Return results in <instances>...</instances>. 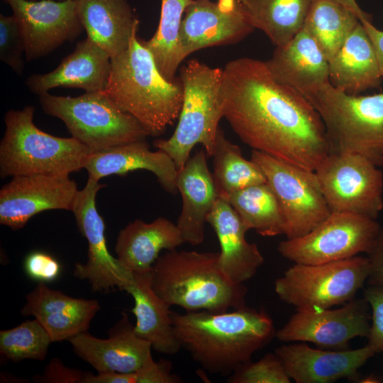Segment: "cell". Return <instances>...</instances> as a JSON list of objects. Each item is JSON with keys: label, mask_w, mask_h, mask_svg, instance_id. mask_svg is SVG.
<instances>
[{"label": "cell", "mask_w": 383, "mask_h": 383, "mask_svg": "<svg viewBox=\"0 0 383 383\" xmlns=\"http://www.w3.org/2000/svg\"><path fill=\"white\" fill-rule=\"evenodd\" d=\"M221 92L223 117L252 150L311 171L331 152L316 110L298 90L275 80L265 61L228 62Z\"/></svg>", "instance_id": "cell-1"}, {"label": "cell", "mask_w": 383, "mask_h": 383, "mask_svg": "<svg viewBox=\"0 0 383 383\" xmlns=\"http://www.w3.org/2000/svg\"><path fill=\"white\" fill-rule=\"evenodd\" d=\"M172 318L181 348L211 374H231L276 333L267 312L246 306L223 313L172 311Z\"/></svg>", "instance_id": "cell-2"}, {"label": "cell", "mask_w": 383, "mask_h": 383, "mask_svg": "<svg viewBox=\"0 0 383 383\" xmlns=\"http://www.w3.org/2000/svg\"><path fill=\"white\" fill-rule=\"evenodd\" d=\"M101 91L151 136L162 134L179 118L184 97L180 78L170 82L162 76L136 32L128 48L111 58L109 80Z\"/></svg>", "instance_id": "cell-3"}, {"label": "cell", "mask_w": 383, "mask_h": 383, "mask_svg": "<svg viewBox=\"0 0 383 383\" xmlns=\"http://www.w3.org/2000/svg\"><path fill=\"white\" fill-rule=\"evenodd\" d=\"M219 252L167 250L152 269V287L170 306L223 313L245 306L248 289L221 271Z\"/></svg>", "instance_id": "cell-4"}, {"label": "cell", "mask_w": 383, "mask_h": 383, "mask_svg": "<svg viewBox=\"0 0 383 383\" xmlns=\"http://www.w3.org/2000/svg\"><path fill=\"white\" fill-rule=\"evenodd\" d=\"M35 108L26 106L4 116L6 130L0 143V174L69 176L84 168L90 150L74 138L47 133L33 123Z\"/></svg>", "instance_id": "cell-5"}, {"label": "cell", "mask_w": 383, "mask_h": 383, "mask_svg": "<svg viewBox=\"0 0 383 383\" xmlns=\"http://www.w3.org/2000/svg\"><path fill=\"white\" fill-rule=\"evenodd\" d=\"M303 95L319 114L331 152L359 154L383 165V92L350 95L328 82Z\"/></svg>", "instance_id": "cell-6"}, {"label": "cell", "mask_w": 383, "mask_h": 383, "mask_svg": "<svg viewBox=\"0 0 383 383\" xmlns=\"http://www.w3.org/2000/svg\"><path fill=\"white\" fill-rule=\"evenodd\" d=\"M179 78L184 97L177 127L169 138L154 142L157 150L172 158L178 170L197 144L203 146L208 157H212L218 123L223 117V69L193 59L182 68Z\"/></svg>", "instance_id": "cell-7"}, {"label": "cell", "mask_w": 383, "mask_h": 383, "mask_svg": "<svg viewBox=\"0 0 383 383\" xmlns=\"http://www.w3.org/2000/svg\"><path fill=\"white\" fill-rule=\"evenodd\" d=\"M38 96L43 111L60 119L72 137L91 152L143 140L149 135L134 117L118 109L102 91L76 97L46 92Z\"/></svg>", "instance_id": "cell-8"}, {"label": "cell", "mask_w": 383, "mask_h": 383, "mask_svg": "<svg viewBox=\"0 0 383 383\" xmlns=\"http://www.w3.org/2000/svg\"><path fill=\"white\" fill-rule=\"evenodd\" d=\"M370 273L367 256L321 263H294L277 278L274 292L296 309H330L355 299Z\"/></svg>", "instance_id": "cell-9"}, {"label": "cell", "mask_w": 383, "mask_h": 383, "mask_svg": "<svg viewBox=\"0 0 383 383\" xmlns=\"http://www.w3.org/2000/svg\"><path fill=\"white\" fill-rule=\"evenodd\" d=\"M250 160L262 170L278 201L287 239L304 235L330 216L314 171L254 150Z\"/></svg>", "instance_id": "cell-10"}, {"label": "cell", "mask_w": 383, "mask_h": 383, "mask_svg": "<svg viewBox=\"0 0 383 383\" xmlns=\"http://www.w3.org/2000/svg\"><path fill=\"white\" fill-rule=\"evenodd\" d=\"M331 212L376 219L383 209V174L356 153L331 152L314 171Z\"/></svg>", "instance_id": "cell-11"}, {"label": "cell", "mask_w": 383, "mask_h": 383, "mask_svg": "<svg viewBox=\"0 0 383 383\" xmlns=\"http://www.w3.org/2000/svg\"><path fill=\"white\" fill-rule=\"evenodd\" d=\"M381 227L376 219L365 216L331 212L304 235L281 241L277 251L294 263L315 265L340 260L367 254Z\"/></svg>", "instance_id": "cell-12"}, {"label": "cell", "mask_w": 383, "mask_h": 383, "mask_svg": "<svg viewBox=\"0 0 383 383\" xmlns=\"http://www.w3.org/2000/svg\"><path fill=\"white\" fill-rule=\"evenodd\" d=\"M371 323L370 305L363 299H353L335 309L304 308L296 312L279 330L281 342H309L318 348L348 350L356 337H367Z\"/></svg>", "instance_id": "cell-13"}, {"label": "cell", "mask_w": 383, "mask_h": 383, "mask_svg": "<svg viewBox=\"0 0 383 383\" xmlns=\"http://www.w3.org/2000/svg\"><path fill=\"white\" fill-rule=\"evenodd\" d=\"M104 186L88 178L84 187L78 191L71 211L88 243L87 260L84 264H75L73 275L87 280L93 291L108 293L116 289L124 291L132 272L108 250L104 221L96 206V194Z\"/></svg>", "instance_id": "cell-14"}, {"label": "cell", "mask_w": 383, "mask_h": 383, "mask_svg": "<svg viewBox=\"0 0 383 383\" xmlns=\"http://www.w3.org/2000/svg\"><path fill=\"white\" fill-rule=\"evenodd\" d=\"M11 9L21 30L27 61L52 52L75 39L84 30L76 0H4Z\"/></svg>", "instance_id": "cell-15"}, {"label": "cell", "mask_w": 383, "mask_h": 383, "mask_svg": "<svg viewBox=\"0 0 383 383\" xmlns=\"http://www.w3.org/2000/svg\"><path fill=\"white\" fill-rule=\"evenodd\" d=\"M255 29L240 0H192L181 23L182 55L184 59L201 49L236 43Z\"/></svg>", "instance_id": "cell-16"}, {"label": "cell", "mask_w": 383, "mask_h": 383, "mask_svg": "<svg viewBox=\"0 0 383 383\" xmlns=\"http://www.w3.org/2000/svg\"><path fill=\"white\" fill-rule=\"evenodd\" d=\"M78 191L69 176L13 177L0 190V223L18 230L42 211H72Z\"/></svg>", "instance_id": "cell-17"}, {"label": "cell", "mask_w": 383, "mask_h": 383, "mask_svg": "<svg viewBox=\"0 0 383 383\" xmlns=\"http://www.w3.org/2000/svg\"><path fill=\"white\" fill-rule=\"evenodd\" d=\"M274 353L296 383H331L342 379L358 382L359 370L376 354L368 345L355 350H331L305 343L283 345Z\"/></svg>", "instance_id": "cell-18"}, {"label": "cell", "mask_w": 383, "mask_h": 383, "mask_svg": "<svg viewBox=\"0 0 383 383\" xmlns=\"http://www.w3.org/2000/svg\"><path fill=\"white\" fill-rule=\"evenodd\" d=\"M108 334L107 338H99L87 331L67 341L74 353L97 372H135L152 355L150 343L135 334L134 325L125 311Z\"/></svg>", "instance_id": "cell-19"}, {"label": "cell", "mask_w": 383, "mask_h": 383, "mask_svg": "<svg viewBox=\"0 0 383 383\" xmlns=\"http://www.w3.org/2000/svg\"><path fill=\"white\" fill-rule=\"evenodd\" d=\"M26 300L21 313L37 319L52 342L68 340L87 331L101 309L96 299L72 297L48 287L45 282H38L26 296Z\"/></svg>", "instance_id": "cell-20"}, {"label": "cell", "mask_w": 383, "mask_h": 383, "mask_svg": "<svg viewBox=\"0 0 383 383\" xmlns=\"http://www.w3.org/2000/svg\"><path fill=\"white\" fill-rule=\"evenodd\" d=\"M111 71V57L87 37L52 71L30 76L26 85L40 96L56 87L81 89L85 92L103 91Z\"/></svg>", "instance_id": "cell-21"}, {"label": "cell", "mask_w": 383, "mask_h": 383, "mask_svg": "<svg viewBox=\"0 0 383 383\" xmlns=\"http://www.w3.org/2000/svg\"><path fill=\"white\" fill-rule=\"evenodd\" d=\"M207 157L203 148L189 157L176 178V187L182 199L176 225L184 243L192 246L204 242L206 217L218 198Z\"/></svg>", "instance_id": "cell-22"}, {"label": "cell", "mask_w": 383, "mask_h": 383, "mask_svg": "<svg viewBox=\"0 0 383 383\" xmlns=\"http://www.w3.org/2000/svg\"><path fill=\"white\" fill-rule=\"evenodd\" d=\"M218 238L219 267L233 283L252 279L264 262L257 245L245 238L248 229L227 200L219 197L206 217Z\"/></svg>", "instance_id": "cell-23"}, {"label": "cell", "mask_w": 383, "mask_h": 383, "mask_svg": "<svg viewBox=\"0 0 383 383\" xmlns=\"http://www.w3.org/2000/svg\"><path fill=\"white\" fill-rule=\"evenodd\" d=\"M84 169L87 171L88 178L99 182L107 176L145 170L154 174L166 192L176 194L177 191L178 170L174 161L160 150L151 151L145 140L91 152L85 160Z\"/></svg>", "instance_id": "cell-24"}, {"label": "cell", "mask_w": 383, "mask_h": 383, "mask_svg": "<svg viewBox=\"0 0 383 383\" xmlns=\"http://www.w3.org/2000/svg\"><path fill=\"white\" fill-rule=\"evenodd\" d=\"M265 62L275 80L302 94L329 82L328 60L304 28Z\"/></svg>", "instance_id": "cell-25"}, {"label": "cell", "mask_w": 383, "mask_h": 383, "mask_svg": "<svg viewBox=\"0 0 383 383\" xmlns=\"http://www.w3.org/2000/svg\"><path fill=\"white\" fill-rule=\"evenodd\" d=\"M184 243L176 224L164 217L150 223L130 222L117 236L115 252L121 265L131 272L150 271L162 250H172Z\"/></svg>", "instance_id": "cell-26"}, {"label": "cell", "mask_w": 383, "mask_h": 383, "mask_svg": "<svg viewBox=\"0 0 383 383\" xmlns=\"http://www.w3.org/2000/svg\"><path fill=\"white\" fill-rule=\"evenodd\" d=\"M124 291L134 300L132 312L136 318L135 334L150 343L152 348L159 353H177L182 348L174 332L172 311L153 290L152 270L132 272Z\"/></svg>", "instance_id": "cell-27"}, {"label": "cell", "mask_w": 383, "mask_h": 383, "mask_svg": "<svg viewBox=\"0 0 383 383\" xmlns=\"http://www.w3.org/2000/svg\"><path fill=\"white\" fill-rule=\"evenodd\" d=\"M76 8L87 37L111 58L128 48L139 24L128 0H76Z\"/></svg>", "instance_id": "cell-28"}, {"label": "cell", "mask_w": 383, "mask_h": 383, "mask_svg": "<svg viewBox=\"0 0 383 383\" xmlns=\"http://www.w3.org/2000/svg\"><path fill=\"white\" fill-rule=\"evenodd\" d=\"M330 83L350 95L378 88L383 77L372 43L362 23L328 62Z\"/></svg>", "instance_id": "cell-29"}, {"label": "cell", "mask_w": 383, "mask_h": 383, "mask_svg": "<svg viewBox=\"0 0 383 383\" xmlns=\"http://www.w3.org/2000/svg\"><path fill=\"white\" fill-rule=\"evenodd\" d=\"M312 1L245 0L243 4L254 28L279 47L302 29Z\"/></svg>", "instance_id": "cell-30"}, {"label": "cell", "mask_w": 383, "mask_h": 383, "mask_svg": "<svg viewBox=\"0 0 383 383\" xmlns=\"http://www.w3.org/2000/svg\"><path fill=\"white\" fill-rule=\"evenodd\" d=\"M359 23L354 12L335 0H313L303 28L329 62Z\"/></svg>", "instance_id": "cell-31"}, {"label": "cell", "mask_w": 383, "mask_h": 383, "mask_svg": "<svg viewBox=\"0 0 383 383\" xmlns=\"http://www.w3.org/2000/svg\"><path fill=\"white\" fill-rule=\"evenodd\" d=\"M239 215L248 231L272 237L284 234V223L278 201L267 182L253 184L226 199Z\"/></svg>", "instance_id": "cell-32"}, {"label": "cell", "mask_w": 383, "mask_h": 383, "mask_svg": "<svg viewBox=\"0 0 383 383\" xmlns=\"http://www.w3.org/2000/svg\"><path fill=\"white\" fill-rule=\"evenodd\" d=\"M212 157V175L219 197L226 199L229 194L247 187L267 182L258 165L251 160L245 159L240 147L231 142L220 127Z\"/></svg>", "instance_id": "cell-33"}, {"label": "cell", "mask_w": 383, "mask_h": 383, "mask_svg": "<svg viewBox=\"0 0 383 383\" xmlns=\"http://www.w3.org/2000/svg\"><path fill=\"white\" fill-rule=\"evenodd\" d=\"M192 0H161L158 27L148 40H141L153 56L162 76L170 82L184 60L179 44V33L184 13Z\"/></svg>", "instance_id": "cell-34"}, {"label": "cell", "mask_w": 383, "mask_h": 383, "mask_svg": "<svg viewBox=\"0 0 383 383\" xmlns=\"http://www.w3.org/2000/svg\"><path fill=\"white\" fill-rule=\"evenodd\" d=\"M51 343L50 335L35 318L0 331L1 355L13 362L27 359L45 360Z\"/></svg>", "instance_id": "cell-35"}, {"label": "cell", "mask_w": 383, "mask_h": 383, "mask_svg": "<svg viewBox=\"0 0 383 383\" xmlns=\"http://www.w3.org/2000/svg\"><path fill=\"white\" fill-rule=\"evenodd\" d=\"M229 383H290L286 369L274 353L265 354L257 362L240 365L228 379Z\"/></svg>", "instance_id": "cell-36"}, {"label": "cell", "mask_w": 383, "mask_h": 383, "mask_svg": "<svg viewBox=\"0 0 383 383\" xmlns=\"http://www.w3.org/2000/svg\"><path fill=\"white\" fill-rule=\"evenodd\" d=\"M24 41L15 17L0 15V60L18 75L23 72Z\"/></svg>", "instance_id": "cell-37"}, {"label": "cell", "mask_w": 383, "mask_h": 383, "mask_svg": "<svg viewBox=\"0 0 383 383\" xmlns=\"http://www.w3.org/2000/svg\"><path fill=\"white\" fill-rule=\"evenodd\" d=\"M363 298L371 310V323L367 344L375 353H383V287L369 286L364 289Z\"/></svg>", "instance_id": "cell-38"}, {"label": "cell", "mask_w": 383, "mask_h": 383, "mask_svg": "<svg viewBox=\"0 0 383 383\" xmlns=\"http://www.w3.org/2000/svg\"><path fill=\"white\" fill-rule=\"evenodd\" d=\"M61 269L60 262L44 252H32L24 260L26 274L38 282L45 283L56 279L61 272Z\"/></svg>", "instance_id": "cell-39"}, {"label": "cell", "mask_w": 383, "mask_h": 383, "mask_svg": "<svg viewBox=\"0 0 383 383\" xmlns=\"http://www.w3.org/2000/svg\"><path fill=\"white\" fill-rule=\"evenodd\" d=\"M92 373L65 366L57 357L50 360L41 374H35L37 383H88Z\"/></svg>", "instance_id": "cell-40"}, {"label": "cell", "mask_w": 383, "mask_h": 383, "mask_svg": "<svg viewBox=\"0 0 383 383\" xmlns=\"http://www.w3.org/2000/svg\"><path fill=\"white\" fill-rule=\"evenodd\" d=\"M135 383H179L181 379L172 373V363L161 359L155 362L150 355L144 364L133 372Z\"/></svg>", "instance_id": "cell-41"}, {"label": "cell", "mask_w": 383, "mask_h": 383, "mask_svg": "<svg viewBox=\"0 0 383 383\" xmlns=\"http://www.w3.org/2000/svg\"><path fill=\"white\" fill-rule=\"evenodd\" d=\"M366 255L370 262V273L366 284L383 287V226Z\"/></svg>", "instance_id": "cell-42"}, {"label": "cell", "mask_w": 383, "mask_h": 383, "mask_svg": "<svg viewBox=\"0 0 383 383\" xmlns=\"http://www.w3.org/2000/svg\"><path fill=\"white\" fill-rule=\"evenodd\" d=\"M88 383H135L134 372H104L91 374Z\"/></svg>", "instance_id": "cell-43"}, {"label": "cell", "mask_w": 383, "mask_h": 383, "mask_svg": "<svg viewBox=\"0 0 383 383\" xmlns=\"http://www.w3.org/2000/svg\"><path fill=\"white\" fill-rule=\"evenodd\" d=\"M362 24L372 43L380 70L383 77V30L377 29L372 25V21H365Z\"/></svg>", "instance_id": "cell-44"}, {"label": "cell", "mask_w": 383, "mask_h": 383, "mask_svg": "<svg viewBox=\"0 0 383 383\" xmlns=\"http://www.w3.org/2000/svg\"><path fill=\"white\" fill-rule=\"evenodd\" d=\"M354 12L361 23L371 21L370 16L365 12L357 4L355 0H335Z\"/></svg>", "instance_id": "cell-45"}, {"label": "cell", "mask_w": 383, "mask_h": 383, "mask_svg": "<svg viewBox=\"0 0 383 383\" xmlns=\"http://www.w3.org/2000/svg\"><path fill=\"white\" fill-rule=\"evenodd\" d=\"M382 379L378 377L376 374H370L364 378H360L357 382H362V383H377V382H382Z\"/></svg>", "instance_id": "cell-46"}, {"label": "cell", "mask_w": 383, "mask_h": 383, "mask_svg": "<svg viewBox=\"0 0 383 383\" xmlns=\"http://www.w3.org/2000/svg\"><path fill=\"white\" fill-rule=\"evenodd\" d=\"M240 1H241L242 2H244V1H245V0H240Z\"/></svg>", "instance_id": "cell-47"}, {"label": "cell", "mask_w": 383, "mask_h": 383, "mask_svg": "<svg viewBox=\"0 0 383 383\" xmlns=\"http://www.w3.org/2000/svg\"><path fill=\"white\" fill-rule=\"evenodd\" d=\"M60 1H64V0H60Z\"/></svg>", "instance_id": "cell-48"}, {"label": "cell", "mask_w": 383, "mask_h": 383, "mask_svg": "<svg viewBox=\"0 0 383 383\" xmlns=\"http://www.w3.org/2000/svg\"><path fill=\"white\" fill-rule=\"evenodd\" d=\"M33 1H35V0H33Z\"/></svg>", "instance_id": "cell-49"}]
</instances>
